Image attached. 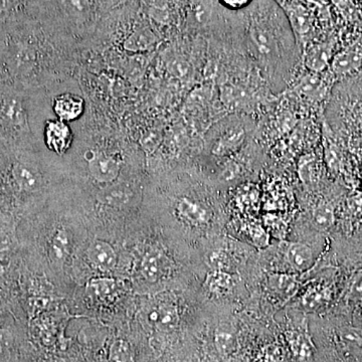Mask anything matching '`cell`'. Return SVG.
I'll return each instance as SVG.
<instances>
[{"label": "cell", "mask_w": 362, "mask_h": 362, "mask_svg": "<svg viewBox=\"0 0 362 362\" xmlns=\"http://www.w3.org/2000/svg\"><path fill=\"white\" fill-rule=\"evenodd\" d=\"M132 192L124 185H106L97 195L98 202L103 206L122 207L128 204L132 199Z\"/></svg>", "instance_id": "obj_16"}, {"label": "cell", "mask_w": 362, "mask_h": 362, "mask_svg": "<svg viewBox=\"0 0 362 362\" xmlns=\"http://www.w3.org/2000/svg\"><path fill=\"white\" fill-rule=\"evenodd\" d=\"M109 362H133L132 349L129 343L123 339H117L112 343Z\"/></svg>", "instance_id": "obj_23"}, {"label": "cell", "mask_w": 362, "mask_h": 362, "mask_svg": "<svg viewBox=\"0 0 362 362\" xmlns=\"http://www.w3.org/2000/svg\"><path fill=\"white\" fill-rule=\"evenodd\" d=\"M42 137L49 151L62 156L71 148L74 141V132L70 123L59 119H49L42 128Z\"/></svg>", "instance_id": "obj_6"}, {"label": "cell", "mask_w": 362, "mask_h": 362, "mask_svg": "<svg viewBox=\"0 0 362 362\" xmlns=\"http://www.w3.org/2000/svg\"><path fill=\"white\" fill-rule=\"evenodd\" d=\"M211 151L216 156H228L237 151L247 138L246 126L238 121H228L218 126L211 136Z\"/></svg>", "instance_id": "obj_3"}, {"label": "cell", "mask_w": 362, "mask_h": 362, "mask_svg": "<svg viewBox=\"0 0 362 362\" xmlns=\"http://www.w3.org/2000/svg\"><path fill=\"white\" fill-rule=\"evenodd\" d=\"M175 211L180 218L190 225L201 226L209 221V214L206 206L202 202L187 195L176 199Z\"/></svg>", "instance_id": "obj_9"}, {"label": "cell", "mask_w": 362, "mask_h": 362, "mask_svg": "<svg viewBox=\"0 0 362 362\" xmlns=\"http://www.w3.org/2000/svg\"><path fill=\"white\" fill-rule=\"evenodd\" d=\"M51 109L54 118L71 124L84 115L85 100L80 94L71 90L59 92L52 98Z\"/></svg>", "instance_id": "obj_5"}, {"label": "cell", "mask_w": 362, "mask_h": 362, "mask_svg": "<svg viewBox=\"0 0 362 362\" xmlns=\"http://www.w3.org/2000/svg\"><path fill=\"white\" fill-rule=\"evenodd\" d=\"M286 257L292 268L299 272L307 270L313 263L311 247L303 243H293L290 245Z\"/></svg>", "instance_id": "obj_17"}, {"label": "cell", "mask_w": 362, "mask_h": 362, "mask_svg": "<svg viewBox=\"0 0 362 362\" xmlns=\"http://www.w3.org/2000/svg\"><path fill=\"white\" fill-rule=\"evenodd\" d=\"M84 159L90 177L100 185H113L120 175L121 162L118 157L105 150L88 149Z\"/></svg>", "instance_id": "obj_2"}, {"label": "cell", "mask_w": 362, "mask_h": 362, "mask_svg": "<svg viewBox=\"0 0 362 362\" xmlns=\"http://www.w3.org/2000/svg\"><path fill=\"white\" fill-rule=\"evenodd\" d=\"M312 218H313L314 226H315L318 230H329L331 226L334 225V209H333L332 206H330L327 202H320V204H317L315 209H314Z\"/></svg>", "instance_id": "obj_21"}, {"label": "cell", "mask_w": 362, "mask_h": 362, "mask_svg": "<svg viewBox=\"0 0 362 362\" xmlns=\"http://www.w3.org/2000/svg\"><path fill=\"white\" fill-rule=\"evenodd\" d=\"M273 1H275L276 4H278V6H280L281 7H284L286 4H289V2L292 1V0H273Z\"/></svg>", "instance_id": "obj_31"}, {"label": "cell", "mask_w": 362, "mask_h": 362, "mask_svg": "<svg viewBox=\"0 0 362 362\" xmlns=\"http://www.w3.org/2000/svg\"><path fill=\"white\" fill-rule=\"evenodd\" d=\"M332 58V47L330 44H314L305 52V66L309 71L321 74L329 66Z\"/></svg>", "instance_id": "obj_12"}, {"label": "cell", "mask_w": 362, "mask_h": 362, "mask_svg": "<svg viewBox=\"0 0 362 362\" xmlns=\"http://www.w3.org/2000/svg\"><path fill=\"white\" fill-rule=\"evenodd\" d=\"M322 74V73H321ZM321 74L308 71L300 78L297 83V90L310 101H319L326 92V84Z\"/></svg>", "instance_id": "obj_15"}, {"label": "cell", "mask_w": 362, "mask_h": 362, "mask_svg": "<svg viewBox=\"0 0 362 362\" xmlns=\"http://www.w3.org/2000/svg\"><path fill=\"white\" fill-rule=\"evenodd\" d=\"M284 13L291 26L293 33H296L300 39H304L310 30V18L308 11L301 4L290 1L284 7Z\"/></svg>", "instance_id": "obj_14"}, {"label": "cell", "mask_w": 362, "mask_h": 362, "mask_svg": "<svg viewBox=\"0 0 362 362\" xmlns=\"http://www.w3.org/2000/svg\"><path fill=\"white\" fill-rule=\"evenodd\" d=\"M216 346L221 356L232 354L235 347V337L232 328L228 326L218 328L216 331Z\"/></svg>", "instance_id": "obj_22"}, {"label": "cell", "mask_w": 362, "mask_h": 362, "mask_svg": "<svg viewBox=\"0 0 362 362\" xmlns=\"http://www.w3.org/2000/svg\"><path fill=\"white\" fill-rule=\"evenodd\" d=\"M282 7L273 0L257 4L250 14L247 45L250 52L266 69L285 66L293 59L295 39Z\"/></svg>", "instance_id": "obj_1"}, {"label": "cell", "mask_w": 362, "mask_h": 362, "mask_svg": "<svg viewBox=\"0 0 362 362\" xmlns=\"http://www.w3.org/2000/svg\"><path fill=\"white\" fill-rule=\"evenodd\" d=\"M14 181L26 192H39L42 187V177L39 169L25 162H16L13 168Z\"/></svg>", "instance_id": "obj_11"}, {"label": "cell", "mask_w": 362, "mask_h": 362, "mask_svg": "<svg viewBox=\"0 0 362 362\" xmlns=\"http://www.w3.org/2000/svg\"><path fill=\"white\" fill-rule=\"evenodd\" d=\"M150 321L161 332H171L176 329L180 322L177 308L175 305L162 303L150 313Z\"/></svg>", "instance_id": "obj_13"}, {"label": "cell", "mask_w": 362, "mask_h": 362, "mask_svg": "<svg viewBox=\"0 0 362 362\" xmlns=\"http://www.w3.org/2000/svg\"><path fill=\"white\" fill-rule=\"evenodd\" d=\"M206 286L214 294H226L232 289L233 280L228 272L211 271L207 276Z\"/></svg>", "instance_id": "obj_20"}, {"label": "cell", "mask_w": 362, "mask_h": 362, "mask_svg": "<svg viewBox=\"0 0 362 362\" xmlns=\"http://www.w3.org/2000/svg\"><path fill=\"white\" fill-rule=\"evenodd\" d=\"M89 288L98 297L107 298L115 291L116 283L112 279L96 278L90 281Z\"/></svg>", "instance_id": "obj_24"}, {"label": "cell", "mask_w": 362, "mask_h": 362, "mask_svg": "<svg viewBox=\"0 0 362 362\" xmlns=\"http://www.w3.org/2000/svg\"><path fill=\"white\" fill-rule=\"evenodd\" d=\"M87 256L90 263L101 272H111L117 265L115 249L106 240H95L88 249Z\"/></svg>", "instance_id": "obj_10"}, {"label": "cell", "mask_w": 362, "mask_h": 362, "mask_svg": "<svg viewBox=\"0 0 362 362\" xmlns=\"http://www.w3.org/2000/svg\"><path fill=\"white\" fill-rule=\"evenodd\" d=\"M61 13L75 25H84L95 13L93 0H57Z\"/></svg>", "instance_id": "obj_8"}, {"label": "cell", "mask_w": 362, "mask_h": 362, "mask_svg": "<svg viewBox=\"0 0 362 362\" xmlns=\"http://www.w3.org/2000/svg\"><path fill=\"white\" fill-rule=\"evenodd\" d=\"M51 255L58 263H64L70 252V240L68 233L64 228H58L51 240Z\"/></svg>", "instance_id": "obj_19"}, {"label": "cell", "mask_w": 362, "mask_h": 362, "mask_svg": "<svg viewBox=\"0 0 362 362\" xmlns=\"http://www.w3.org/2000/svg\"><path fill=\"white\" fill-rule=\"evenodd\" d=\"M49 362H64V361H62V359L56 358V359H52V361H49Z\"/></svg>", "instance_id": "obj_32"}, {"label": "cell", "mask_w": 362, "mask_h": 362, "mask_svg": "<svg viewBox=\"0 0 362 362\" xmlns=\"http://www.w3.org/2000/svg\"><path fill=\"white\" fill-rule=\"evenodd\" d=\"M16 338L13 333L6 328H0V362L8 361L13 350Z\"/></svg>", "instance_id": "obj_25"}, {"label": "cell", "mask_w": 362, "mask_h": 362, "mask_svg": "<svg viewBox=\"0 0 362 362\" xmlns=\"http://www.w3.org/2000/svg\"><path fill=\"white\" fill-rule=\"evenodd\" d=\"M11 246V240L6 233L0 232V254L8 251Z\"/></svg>", "instance_id": "obj_29"}, {"label": "cell", "mask_w": 362, "mask_h": 362, "mask_svg": "<svg viewBox=\"0 0 362 362\" xmlns=\"http://www.w3.org/2000/svg\"><path fill=\"white\" fill-rule=\"evenodd\" d=\"M209 265L211 268V271H230L232 262H230V256L223 251H214L209 255Z\"/></svg>", "instance_id": "obj_26"}, {"label": "cell", "mask_w": 362, "mask_h": 362, "mask_svg": "<svg viewBox=\"0 0 362 362\" xmlns=\"http://www.w3.org/2000/svg\"><path fill=\"white\" fill-rule=\"evenodd\" d=\"M23 101L16 95L0 94V127L13 133L30 132Z\"/></svg>", "instance_id": "obj_4"}, {"label": "cell", "mask_w": 362, "mask_h": 362, "mask_svg": "<svg viewBox=\"0 0 362 362\" xmlns=\"http://www.w3.org/2000/svg\"><path fill=\"white\" fill-rule=\"evenodd\" d=\"M218 1L230 11H242L252 6L255 0H218Z\"/></svg>", "instance_id": "obj_27"}, {"label": "cell", "mask_w": 362, "mask_h": 362, "mask_svg": "<svg viewBox=\"0 0 362 362\" xmlns=\"http://www.w3.org/2000/svg\"><path fill=\"white\" fill-rule=\"evenodd\" d=\"M273 282L274 287L277 286L278 289L282 290V291H289L292 286L294 285V280L291 277H288V276H280V277L274 278Z\"/></svg>", "instance_id": "obj_28"}, {"label": "cell", "mask_w": 362, "mask_h": 362, "mask_svg": "<svg viewBox=\"0 0 362 362\" xmlns=\"http://www.w3.org/2000/svg\"><path fill=\"white\" fill-rule=\"evenodd\" d=\"M352 292L356 296H362V277L359 278L358 280L354 283V287H352Z\"/></svg>", "instance_id": "obj_30"}, {"label": "cell", "mask_w": 362, "mask_h": 362, "mask_svg": "<svg viewBox=\"0 0 362 362\" xmlns=\"http://www.w3.org/2000/svg\"><path fill=\"white\" fill-rule=\"evenodd\" d=\"M331 70L337 77L349 75L362 65V45H354L333 56Z\"/></svg>", "instance_id": "obj_7"}, {"label": "cell", "mask_w": 362, "mask_h": 362, "mask_svg": "<svg viewBox=\"0 0 362 362\" xmlns=\"http://www.w3.org/2000/svg\"><path fill=\"white\" fill-rule=\"evenodd\" d=\"M164 261L160 252L151 251L145 255L141 263V273L145 280L156 283L164 275Z\"/></svg>", "instance_id": "obj_18"}]
</instances>
